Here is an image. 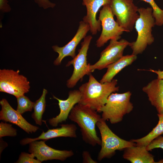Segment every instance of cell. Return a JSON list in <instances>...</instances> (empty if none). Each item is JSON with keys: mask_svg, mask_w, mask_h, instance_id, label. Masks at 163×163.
I'll return each instance as SVG.
<instances>
[{"mask_svg": "<svg viewBox=\"0 0 163 163\" xmlns=\"http://www.w3.org/2000/svg\"><path fill=\"white\" fill-rule=\"evenodd\" d=\"M88 81L79 88L81 98L79 104L87 106L98 113L107 102L109 96L112 93L118 91L117 86V80L101 83L90 73Z\"/></svg>", "mask_w": 163, "mask_h": 163, "instance_id": "1", "label": "cell"}, {"mask_svg": "<svg viewBox=\"0 0 163 163\" xmlns=\"http://www.w3.org/2000/svg\"><path fill=\"white\" fill-rule=\"evenodd\" d=\"M97 113L87 106L78 103L72 108L68 117L80 127L83 140L93 146L101 143L95 128L96 123L101 119Z\"/></svg>", "mask_w": 163, "mask_h": 163, "instance_id": "2", "label": "cell"}, {"mask_svg": "<svg viewBox=\"0 0 163 163\" xmlns=\"http://www.w3.org/2000/svg\"><path fill=\"white\" fill-rule=\"evenodd\" d=\"M138 12L139 16L134 25L137 33V38L129 45L132 50V54L136 55L142 53L148 46L154 42L152 29L155 25L152 8H139Z\"/></svg>", "mask_w": 163, "mask_h": 163, "instance_id": "3", "label": "cell"}, {"mask_svg": "<svg viewBox=\"0 0 163 163\" xmlns=\"http://www.w3.org/2000/svg\"><path fill=\"white\" fill-rule=\"evenodd\" d=\"M131 95L130 91L122 93H112L101 109L102 118L105 121L109 120L112 124L121 122L124 116L133 109V104L130 101Z\"/></svg>", "mask_w": 163, "mask_h": 163, "instance_id": "4", "label": "cell"}, {"mask_svg": "<svg viewBox=\"0 0 163 163\" xmlns=\"http://www.w3.org/2000/svg\"><path fill=\"white\" fill-rule=\"evenodd\" d=\"M101 136V148L97 157L99 161L105 158H110L116 153L117 150H122L133 146L136 143L128 141L119 137L115 134L107 125L106 121L101 119L97 122Z\"/></svg>", "mask_w": 163, "mask_h": 163, "instance_id": "5", "label": "cell"}, {"mask_svg": "<svg viewBox=\"0 0 163 163\" xmlns=\"http://www.w3.org/2000/svg\"><path fill=\"white\" fill-rule=\"evenodd\" d=\"M19 72V70H0V92L12 95L16 98L29 91L30 82Z\"/></svg>", "mask_w": 163, "mask_h": 163, "instance_id": "6", "label": "cell"}, {"mask_svg": "<svg viewBox=\"0 0 163 163\" xmlns=\"http://www.w3.org/2000/svg\"><path fill=\"white\" fill-rule=\"evenodd\" d=\"M110 5L119 25L125 32L132 31L139 16L133 0H111Z\"/></svg>", "mask_w": 163, "mask_h": 163, "instance_id": "7", "label": "cell"}, {"mask_svg": "<svg viewBox=\"0 0 163 163\" xmlns=\"http://www.w3.org/2000/svg\"><path fill=\"white\" fill-rule=\"evenodd\" d=\"M99 12L98 20L101 22L102 30L96 42V46L98 48L104 46L109 40H119L123 32L125 31L114 20L110 5L103 6Z\"/></svg>", "mask_w": 163, "mask_h": 163, "instance_id": "8", "label": "cell"}, {"mask_svg": "<svg viewBox=\"0 0 163 163\" xmlns=\"http://www.w3.org/2000/svg\"><path fill=\"white\" fill-rule=\"evenodd\" d=\"M92 37L91 35L86 36L81 43V47L78 53L73 59L68 62L66 66L72 65L74 68L73 73L67 81L66 86L68 88L74 87L78 82L82 79L86 75L91 73L89 69L90 63L87 64V53Z\"/></svg>", "mask_w": 163, "mask_h": 163, "instance_id": "9", "label": "cell"}, {"mask_svg": "<svg viewBox=\"0 0 163 163\" xmlns=\"http://www.w3.org/2000/svg\"><path fill=\"white\" fill-rule=\"evenodd\" d=\"M130 43L124 39L110 40L109 45L100 53V58L95 64L89 65L91 72L95 69L101 70L117 61L123 55L124 49Z\"/></svg>", "mask_w": 163, "mask_h": 163, "instance_id": "10", "label": "cell"}, {"mask_svg": "<svg viewBox=\"0 0 163 163\" xmlns=\"http://www.w3.org/2000/svg\"><path fill=\"white\" fill-rule=\"evenodd\" d=\"M29 152L41 162L48 160L64 161L74 155L72 150H59L46 145L43 140L32 141L29 143Z\"/></svg>", "mask_w": 163, "mask_h": 163, "instance_id": "11", "label": "cell"}, {"mask_svg": "<svg viewBox=\"0 0 163 163\" xmlns=\"http://www.w3.org/2000/svg\"><path fill=\"white\" fill-rule=\"evenodd\" d=\"M90 30L89 25L83 21L79 22L77 31L72 39L66 44L62 47L57 45L53 46V50L58 53V57L54 60L55 65L59 66L61 64L62 59L66 56H70L72 58L76 56V48L81 40L86 36L88 32Z\"/></svg>", "mask_w": 163, "mask_h": 163, "instance_id": "12", "label": "cell"}, {"mask_svg": "<svg viewBox=\"0 0 163 163\" xmlns=\"http://www.w3.org/2000/svg\"><path fill=\"white\" fill-rule=\"evenodd\" d=\"M1 110L0 111V120L14 124L28 133L36 132L38 127L28 123L17 110L14 109L7 100L2 99L0 101Z\"/></svg>", "mask_w": 163, "mask_h": 163, "instance_id": "13", "label": "cell"}, {"mask_svg": "<svg viewBox=\"0 0 163 163\" xmlns=\"http://www.w3.org/2000/svg\"><path fill=\"white\" fill-rule=\"evenodd\" d=\"M53 97L58 101L60 112L56 117L49 119L48 122L52 126L56 127L59 123L66 121L72 108L79 102L81 94L79 90H75L69 92L66 100L60 99L54 95Z\"/></svg>", "mask_w": 163, "mask_h": 163, "instance_id": "14", "label": "cell"}, {"mask_svg": "<svg viewBox=\"0 0 163 163\" xmlns=\"http://www.w3.org/2000/svg\"><path fill=\"white\" fill-rule=\"evenodd\" d=\"M82 4L87 9V14L83 18V21L88 24L90 31L93 35H95L101 30V22L96 19L97 14L102 6L110 5L111 0H82Z\"/></svg>", "mask_w": 163, "mask_h": 163, "instance_id": "15", "label": "cell"}, {"mask_svg": "<svg viewBox=\"0 0 163 163\" xmlns=\"http://www.w3.org/2000/svg\"><path fill=\"white\" fill-rule=\"evenodd\" d=\"M77 128L73 124H62L61 127L49 129L46 132L43 131L38 137L34 138H25L20 141L22 145H25L35 141L41 140L45 141L49 139L59 137H77Z\"/></svg>", "mask_w": 163, "mask_h": 163, "instance_id": "16", "label": "cell"}, {"mask_svg": "<svg viewBox=\"0 0 163 163\" xmlns=\"http://www.w3.org/2000/svg\"><path fill=\"white\" fill-rule=\"evenodd\" d=\"M142 90L147 94L158 114H163V79L157 78L152 80L143 87Z\"/></svg>", "mask_w": 163, "mask_h": 163, "instance_id": "17", "label": "cell"}, {"mask_svg": "<svg viewBox=\"0 0 163 163\" xmlns=\"http://www.w3.org/2000/svg\"><path fill=\"white\" fill-rule=\"evenodd\" d=\"M145 146L134 145L124 149V159L132 163H154V156L147 150Z\"/></svg>", "mask_w": 163, "mask_h": 163, "instance_id": "18", "label": "cell"}, {"mask_svg": "<svg viewBox=\"0 0 163 163\" xmlns=\"http://www.w3.org/2000/svg\"><path fill=\"white\" fill-rule=\"evenodd\" d=\"M137 55L133 54L123 56L107 67L106 73L100 82L101 83L111 82L114 76L126 67L131 64L137 59Z\"/></svg>", "mask_w": 163, "mask_h": 163, "instance_id": "19", "label": "cell"}, {"mask_svg": "<svg viewBox=\"0 0 163 163\" xmlns=\"http://www.w3.org/2000/svg\"><path fill=\"white\" fill-rule=\"evenodd\" d=\"M158 121L157 124L147 135L141 138L131 140L136 145L147 146L152 141L163 134V114H157Z\"/></svg>", "mask_w": 163, "mask_h": 163, "instance_id": "20", "label": "cell"}, {"mask_svg": "<svg viewBox=\"0 0 163 163\" xmlns=\"http://www.w3.org/2000/svg\"><path fill=\"white\" fill-rule=\"evenodd\" d=\"M47 93V90L43 89L40 98L34 102L33 107L34 112L31 116L36 123L40 126L42 124L43 115L45 110L46 96Z\"/></svg>", "mask_w": 163, "mask_h": 163, "instance_id": "21", "label": "cell"}, {"mask_svg": "<svg viewBox=\"0 0 163 163\" xmlns=\"http://www.w3.org/2000/svg\"><path fill=\"white\" fill-rule=\"evenodd\" d=\"M18 106L16 110L21 114L27 111H31L33 108L34 102H32L24 95L16 97Z\"/></svg>", "mask_w": 163, "mask_h": 163, "instance_id": "22", "label": "cell"}, {"mask_svg": "<svg viewBox=\"0 0 163 163\" xmlns=\"http://www.w3.org/2000/svg\"><path fill=\"white\" fill-rule=\"evenodd\" d=\"M148 3L153 9L152 14L155 20V25L162 26L163 25V9L160 8L154 0H141Z\"/></svg>", "mask_w": 163, "mask_h": 163, "instance_id": "23", "label": "cell"}, {"mask_svg": "<svg viewBox=\"0 0 163 163\" xmlns=\"http://www.w3.org/2000/svg\"><path fill=\"white\" fill-rule=\"evenodd\" d=\"M17 135V130L12 125L1 122L0 123V138L5 136H15Z\"/></svg>", "mask_w": 163, "mask_h": 163, "instance_id": "24", "label": "cell"}, {"mask_svg": "<svg viewBox=\"0 0 163 163\" xmlns=\"http://www.w3.org/2000/svg\"><path fill=\"white\" fill-rule=\"evenodd\" d=\"M34 155L32 153L29 154L22 152L20 155L17 163H40L41 162L37 159H35Z\"/></svg>", "mask_w": 163, "mask_h": 163, "instance_id": "25", "label": "cell"}, {"mask_svg": "<svg viewBox=\"0 0 163 163\" xmlns=\"http://www.w3.org/2000/svg\"><path fill=\"white\" fill-rule=\"evenodd\" d=\"M146 148L148 151L155 148H161L163 150V136L161 135L153 140Z\"/></svg>", "mask_w": 163, "mask_h": 163, "instance_id": "26", "label": "cell"}, {"mask_svg": "<svg viewBox=\"0 0 163 163\" xmlns=\"http://www.w3.org/2000/svg\"><path fill=\"white\" fill-rule=\"evenodd\" d=\"M38 6L44 9L49 8H54L56 6L55 3L51 2L49 0H34Z\"/></svg>", "mask_w": 163, "mask_h": 163, "instance_id": "27", "label": "cell"}, {"mask_svg": "<svg viewBox=\"0 0 163 163\" xmlns=\"http://www.w3.org/2000/svg\"><path fill=\"white\" fill-rule=\"evenodd\" d=\"M82 162L84 163H97V161L93 160L89 152L87 151H84L82 154Z\"/></svg>", "mask_w": 163, "mask_h": 163, "instance_id": "28", "label": "cell"}, {"mask_svg": "<svg viewBox=\"0 0 163 163\" xmlns=\"http://www.w3.org/2000/svg\"><path fill=\"white\" fill-rule=\"evenodd\" d=\"M7 0H0V10L2 13L9 12L11 10V8L8 4Z\"/></svg>", "mask_w": 163, "mask_h": 163, "instance_id": "29", "label": "cell"}, {"mask_svg": "<svg viewBox=\"0 0 163 163\" xmlns=\"http://www.w3.org/2000/svg\"><path fill=\"white\" fill-rule=\"evenodd\" d=\"M147 70L157 74L158 75L157 78L163 79V71H161L160 69L158 70H155L151 69H150Z\"/></svg>", "mask_w": 163, "mask_h": 163, "instance_id": "30", "label": "cell"}]
</instances>
